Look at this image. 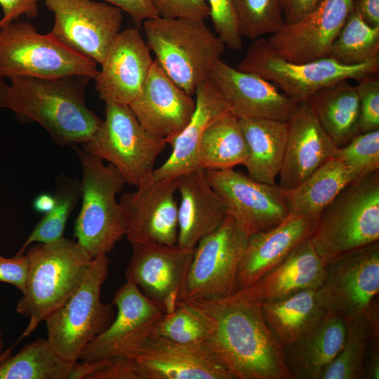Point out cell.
<instances>
[{
	"label": "cell",
	"instance_id": "37",
	"mask_svg": "<svg viewBox=\"0 0 379 379\" xmlns=\"http://www.w3.org/2000/svg\"><path fill=\"white\" fill-rule=\"evenodd\" d=\"M79 193L80 184L67 179L60 181L55 195V206L44 214L16 255H23L27 247L34 242L48 244L63 238L67 220Z\"/></svg>",
	"mask_w": 379,
	"mask_h": 379
},
{
	"label": "cell",
	"instance_id": "31",
	"mask_svg": "<svg viewBox=\"0 0 379 379\" xmlns=\"http://www.w3.org/2000/svg\"><path fill=\"white\" fill-rule=\"evenodd\" d=\"M319 124L338 147L359 131V100L356 86L343 80L323 88L307 101Z\"/></svg>",
	"mask_w": 379,
	"mask_h": 379
},
{
	"label": "cell",
	"instance_id": "42",
	"mask_svg": "<svg viewBox=\"0 0 379 379\" xmlns=\"http://www.w3.org/2000/svg\"><path fill=\"white\" fill-rule=\"evenodd\" d=\"M360 109L359 131L365 133L379 129V79L368 75L356 86Z\"/></svg>",
	"mask_w": 379,
	"mask_h": 379
},
{
	"label": "cell",
	"instance_id": "41",
	"mask_svg": "<svg viewBox=\"0 0 379 379\" xmlns=\"http://www.w3.org/2000/svg\"><path fill=\"white\" fill-rule=\"evenodd\" d=\"M206 1L217 36L229 48L241 49L242 37L239 32L233 0H206Z\"/></svg>",
	"mask_w": 379,
	"mask_h": 379
},
{
	"label": "cell",
	"instance_id": "50",
	"mask_svg": "<svg viewBox=\"0 0 379 379\" xmlns=\"http://www.w3.org/2000/svg\"><path fill=\"white\" fill-rule=\"evenodd\" d=\"M369 358L365 378L369 379L379 378V334H372L369 342Z\"/></svg>",
	"mask_w": 379,
	"mask_h": 379
},
{
	"label": "cell",
	"instance_id": "53",
	"mask_svg": "<svg viewBox=\"0 0 379 379\" xmlns=\"http://www.w3.org/2000/svg\"><path fill=\"white\" fill-rule=\"evenodd\" d=\"M11 348L0 354V363L11 356Z\"/></svg>",
	"mask_w": 379,
	"mask_h": 379
},
{
	"label": "cell",
	"instance_id": "49",
	"mask_svg": "<svg viewBox=\"0 0 379 379\" xmlns=\"http://www.w3.org/2000/svg\"><path fill=\"white\" fill-rule=\"evenodd\" d=\"M352 11L369 25L379 27V0H353Z\"/></svg>",
	"mask_w": 379,
	"mask_h": 379
},
{
	"label": "cell",
	"instance_id": "52",
	"mask_svg": "<svg viewBox=\"0 0 379 379\" xmlns=\"http://www.w3.org/2000/svg\"><path fill=\"white\" fill-rule=\"evenodd\" d=\"M8 87L5 78L0 77V107H5Z\"/></svg>",
	"mask_w": 379,
	"mask_h": 379
},
{
	"label": "cell",
	"instance_id": "25",
	"mask_svg": "<svg viewBox=\"0 0 379 379\" xmlns=\"http://www.w3.org/2000/svg\"><path fill=\"white\" fill-rule=\"evenodd\" d=\"M178 239L180 247L194 249L205 236L228 216L224 201L208 182L205 171L196 168L177 178Z\"/></svg>",
	"mask_w": 379,
	"mask_h": 379
},
{
	"label": "cell",
	"instance_id": "19",
	"mask_svg": "<svg viewBox=\"0 0 379 379\" xmlns=\"http://www.w3.org/2000/svg\"><path fill=\"white\" fill-rule=\"evenodd\" d=\"M353 0H321L300 21L284 23L267 41L280 57L295 62L326 58L330 47L352 11Z\"/></svg>",
	"mask_w": 379,
	"mask_h": 379
},
{
	"label": "cell",
	"instance_id": "45",
	"mask_svg": "<svg viewBox=\"0 0 379 379\" xmlns=\"http://www.w3.org/2000/svg\"><path fill=\"white\" fill-rule=\"evenodd\" d=\"M39 0H0L3 16L0 18V29L20 17L36 18L39 15Z\"/></svg>",
	"mask_w": 379,
	"mask_h": 379
},
{
	"label": "cell",
	"instance_id": "36",
	"mask_svg": "<svg viewBox=\"0 0 379 379\" xmlns=\"http://www.w3.org/2000/svg\"><path fill=\"white\" fill-rule=\"evenodd\" d=\"M344 344L340 352L325 368L319 379H360L365 378V358L372 329L363 315L346 321Z\"/></svg>",
	"mask_w": 379,
	"mask_h": 379
},
{
	"label": "cell",
	"instance_id": "43",
	"mask_svg": "<svg viewBox=\"0 0 379 379\" xmlns=\"http://www.w3.org/2000/svg\"><path fill=\"white\" fill-rule=\"evenodd\" d=\"M158 15L164 18L204 20L210 16L206 0H150Z\"/></svg>",
	"mask_w": 379,
	"mask_h": 379
},
{
	"label": "cell",
	"instance_id": "4",
	"mask_svg": "<svg viewBox=\"0 0 379 379\" xmlns=\"http://www.w3.org/2000/svg\"><path fill=\"white\" fill-rule=\"evenodd\" d=\"M310 239L326 263L379 241V170L348 183L320 213Z\"/></svg>",
	"mask_w": 379,
	"mask_h": 379
},
{
	"label": "cell",
	"instance_id": "30",
	"mask_svg": "<svg viewBox=\"0 0 379 379\" xmlns=\"http://www.w3.org/2000/svg\"><path fill=\"white\" fill-rule=\"evenodd\" d=\"M248 147L244 166L253 180L277 185L288 135L287 121L267 119L239 118Z\"/></svg>",
	"mask_w": 379,
	"mask_h": 379
},
{
	"label": "cell",
	"instance_id": "14",
	"mask_svg": "<svg viewBox=\"0 0 379 379\" xmlns=\"http://www.w3.org/2000/svg\"><path fill=\"white\" fill-rule=\"evenodd\" d=\"M204 171L226 204L228 215L248 236L271 229L289 215L278 185L256 181L234 168Z\"/></svg>",
	"mask_w": 379,
	"mask_h": 379
},
{
	"label": "cell",
	"instance_id": "5",
	"mask_svg": "<svg viewBox=\"0 0 379 379\" xmlns=\"http://www.w3.org/2000/svg\"><path fill=\"white\" fill-rule=\"evenodd\" d=\"M142 27L147 45L161 68L189 95L210 79L225 46L204 20L156 17Z\"/></svg>",
	"mask_w": 379,
	"mask_h": 379
},
{
	"label": "cell",
	"instance_id": "20",
	"mask_svg": "<svg viewBox=\"0 0 379 379\" xmlns=\"http://www.w3.org/2000/svg\"><path fill=\"white\" fill-rule=\"evenodd\" d=\"M154 62L137 28L121 30L110 44L95 78L99 98L129 105L140 93Z\"/></svg>",
	"mask_w": 379,
	"mask_h": 379
},
{
	"label": "cell",
	"instance_id": "29",
	"mask_svg": "<svg viewBox=\"0 0 379 379\" xmlns=\"http://www.w3.org/2000/svg\"><path fill=\"white\" fill-rule=\"evenodd\" d=\"M361 175L335 154L298 186L289 190L281 188L289 215L318 217L348 183Z\"/></svg>",
	"mask_w": 379,
	"mask_h": 379
},
{
	"label": "cell",
	"instance_id": "7",
	"mask_svg": "<svg viewBox=\"0 0 379 379\" xmlns=\"http://www.w3.org/2000/svg\"><path fill=\"white\" fill-rule=\"evenodd\" d=\"M109 263L107 255L93 258L77 290L44 320L48 345L67 361H78L86 346L107 329L115 317L112 302L105 304L100 298Z\"/></svg>",
	"mask_w": 379,
	"mask_h": 379
},
{
	"label": "cell",
	"instance_id": "47",
	"mask_svg": "<svg viewBox=\"0 0 379 379\" xmlns=\"http://www.w3.org/2000/svg\"><path fill=\"white\" fill-rule=\"evenodd\" d=\"M128 13L136 26L149 18L158 17L150 0H103Z\"/></svg>",
	"mask_w": 379,
	"mask_h": 379
},
{
	"label": "cell",
	"instance_id": "1",
	"mask_svg": "<svg viewBox=\"0 0 379 379\" xmlns=\"http://www.w3.org/2000/svg\"><path fill=\"white\" fill-rule=\"evenodd\" d=\"M200 314L207 349L233 379H291L282 346L267 327L260 305L238 291L221 298H182Z\"/></svg>",
	"mask_w": 379,
	"mask_h": 379
},
{
	"label": "cell",
	"instance_id": "48",
	"mask_svg": "<svg viewBox=\"0 0 379 379\" xmlns=\"http://www.w3.org/2000/svg\"><path fill=\"white\" fill-rule=\"evenodd\" d=\"M321 0H281L285 23H296L309 15Z\"/></svg>",
	"mask_w": 379,
	"mask_h": 379
},
{
	"label": "cell",
	"instance_id": "26",
	"mask_svg": "<svg viewBox=\"0 0 379 379\" xmlns=\"http://www.w3.org/2000/svg\"><path fill=\"white\" fill-rule=\"evenodd\" d=\"M326 264L310 238L255 283L237 291L261 305L300 291L317 290L325 278Z\"/></svg>",
	"mask_w": 379,
	"mask_h": 379
},
{
	"label": "cell",
	"instance_id": "33",
	"mask_svg": "<svg viewBox=\"0 0 379 379\" xmlns=\"http://www.w3.org/2000/svg\"><path fill=\"white\" fill-rule=\"evenodd\" d=\"M248 147L239 124L232 112L216 119L206 131L199 148L197 168L223 170L244 165Z\"/></svg>",
	"mask_w": 379,
	"mask_h": 379
},
{
	"label": "cell",
	"instance_id": "13",
	"mask_svg": "<svg viewBox=\"0 0 379 379\" xmlns=\"http://www.w3.org/2000/svg\"><path fill=\"white\" fill-rule=\"evenodd\" d=\"M54 14L50 32L62 44L96 63L121 31L122 11L93 0H44Z\"/></svg>",
	"mask_w": 379,
	"mask_h": 379
},
{
	"label": "cell",
	"instance_id": "18",
	"mask_svg": "<svg viewBox=\"0 0 379 379\" xmlns=\"http://www.w3.org/2000/svg\"><path fill=\"white\" fill-rule=\"evenodd\" d=\"M124 357L138 379H233L206 347L152 333Z\"/></svg>",
	"mask_w": 379,
	"mask_h": 379
},
{
	"label": "cell",
	"instance_id": "24",
	"mask_svg": "<svg viewBox=\"0 0 379 379\" xmlns=\"http://www.w3.org/2000/svg\"><path fill=\"white\" fill-rule=\"evenodd\" d=\"M318 217L289 215L277 226L248 237L237 272V290L255 283L311 237Z\"/></svg>",
	"mask_w": 379,
	"mask_h": 379
},
{
	"label": "cell",
	"instance_id": "51",
	"mask_svg": "<svg viewBox=\"0 0 379 379\" xmlns=\"http://www.w3.org/2000/svg\"><path fill=\"white\" fill-rule=\"evenodd\" d=\"M55 204V195L41 194L36 197L34 201V207L37 212L46 213L51 211Z\"/></svg>",
	"mask_w": 379,
	"mask_h": 379
},
{
	"label": "cell",
	"instance_id": "12",
	"mask_svg": "<svg viewBox=\"0 0 379 379\" xmlns=\"http://www.w3.org/2000/svg\"><path fill=\"white\" fill-rule=\"evenodd\" d=\"M379 241L326 264V275L317 290V299L328 312L346 321L365 315L378 300Z\"/></svg>",
	"mask_w": 379,
	"mask_h": 379
},
{
	"label": "cell",
	"instance_id": "23",
	"mask_svg": "<svg viewBox=\"0 0 379 379\" xmlns=\"http://www.w3.org/2000/svg\"><path fill=\"white\" fill-rule=\"evenodd\" d=\"M288 124V135L279 187L291 190L333 157L338 146L322 128L306 102L296 104Z\"/></svg>",
	"mask_w": 379,
	"mask_h": 379
},
{
	"label": "cell",
	"instance_id": "32",
	"mask_svg": "<svg viewBox=\"0 0 379 379\" xmlns=\"http://www.w3.org/2000/svg\"><path fill=\"white\" fill-rule=\"evenodd\" d=\"M316 291H300L260 305L267 327L282 347L300 339L327 314L319 303Z\"/></svg>",
	"mask_w": 379,
	"mask_h": 379
},
{
	"label": "cell",
	"instance_id": "2",
	"mask_svg": "<svg viewBox=\"0 0 379 379\" xmlns=\"http://www.w3.org/2000/svg\"><path fill=\"white\" fill-rule=\"evenodd\" d=\"M91 79L81 74L49 79L12 78L5 108L20 119L38 123L60 145L84 144L102 122L85 102Z\"/></svg>",
	"mask_w": 379,
	"mask_h": 379
},
{
	"label": "cell",
	"instance_id": "17",
	"mask_svg": "<svg viewBox=\"0 0 379 379\" xmlns=\"http://www.w3.org/2000/svg\"><path fill=\"white\" fill-rule=\"evenodd\" d=\"M177 178L142 182L119 201L125 236L131 244L157 243L174 245L178 239Z\"/></svg>",
	"mask_w": 379,
	"mask_h": 379
},
{
	"label": "cell",
	"instance_id": "46",
	"mask_svg": "<svg viewBox=\"0 0 379 379\" xmlns=\"http://www.w3.org/2000/svg\"><path fill=\"white\" fill-rule=\"evenodd\" d=\"M88 379H138L126 357L104 360L102 366L89 375Z\"/></svg>",
	"mask_w": 379,
	"mask_h": 379
},
{
	"label": "cell",
	"instance_id": "34",
	"mask_svg": "<svg viewBox=\"0 0 379 379\" xmlns=\"http://www.w3.org/2000/svg\"><path fill=\"white\" fill-rule=\"evenodd\" d=\"M74 364L39 338L0 363V379H71Z\"/></svg>",
	"mask_w": 379,
	"mask_h": 379
},
{
	"label": "cell",
	"instance_id": "54",
	"mask_svg": "<svg viewBox=\"0 0 379 379\" xmlns=\"http://www.w3.org/2000/svg\"><path fill=\"white\" fill-rule=\"evenodd\" d=\"M0 345L2 346L1 338H0Z\"/></svg>",
	"mask_w": 379,
	"mask_h": 379
},
{
	"label": "cell",
	"instance_id": "44",
	"mask_svg": "<svg viewBox=\"0 0 379 379\" xmlns=\"http://www.w3.org/2000/svg\"><path fill=\"white\" fill-rule=\"evenodd\" d=\"M28 272V260L25 254L13 258L0 255V281L13 285L23 292Z\"/></svg>",
	"mask_w": 379,
	"mask_h": 379
},
{
	"label": "cell",
	"instance_id": "55",
	"mask_svg": "<svg viewBox=\"0 0 379 379\" xmlns=\"http://www.w3.org/2000/svg\"><path fill=\"white\" fill-rule=\"evenodd\" d=\"M1 346L0 345V354H1Z\"/></svg>",
	"mask_w": 379,
	"mask_h": 379
},
{
	"label": "cell",
	"instance_id": "27",
	"mask_svg": "<svg viewBox=\"0 0 379 379\" xmlns=\"http://www.w3.org/2000/svg\"><path fill=\"white\" fill-rule=\"evenodd\" d=\"M195 109L182 131L171 143L169 157L157 168L151 178L155 180L175 179L197 168V160L203 136L216 119L231 112L224 98L208 79L195 91Z\"/></svg>",
	"mask_w": 379,
	"mask_h": 379
},
{
	"label": "cell",
	"instance_id": "39",
	"mask_svg": "<svg viewBox=\"0 0 379 379\" xmlns=\"http://www.w3.org/2000/svg\"><path fill=\"white\" fill-rule=\"evenodd\" d=\"M152 334L175 343L207 349L205 324L197 311L183 299L174 310L162 315Z\"/></svg>",
	"mask_w": 379,
	"mask_h": 379
},
{
	"label": "cell",
	"instance_id": "22",
	"mask_svg": "<svg viewBox=\"0 0 379 379\" xmlns=\"http://www.w3.org/2000/svg\"><path fill=\"white\" fill-rule=\"evenodd\" d=\"M210 79L238 118L288 121L297 104L272 82L234 68L221 59L213 65Z\"/></svg>",
	"mask_w": 379,
	"mask_h": 379
},
{
	"label": "cell",
	"instance_id": "3",
	"mask_svg": "<svg viewBox=\"0 0 379 379\" xmlns=\"http://www.w3.org/2000/svg\"><path fill=\"white\" fill-rule=\"evenodd\" d=\"M28 272L16 311L29 318L21 340L71 298L82 283L93 258L77 241L65 238L38 243L25 252Z\"/></svg>",
	"mask_w": 379,
	"mask_h": 379
},
{
	"label": "cell",
	"instance_id": "8",
	"mask_svg": "<svg viewBox=\"0 0 379 379\" xmlns=\"http://www.w3.org/2000/svg\"><path fill=\"white\" fill-rule=\"evenodd\" d=\"M96 64L51 32H38L30 22H12L0 29L1 77L49 79L81 74L95 79Z\"/></svg>",
	"mask_w": 379,
	"mask_h": 379
},
{
	"label": "cell",
	"instance_id": "21",
	"mask_svg": "<svg viewBox=\"0 0 379 379\" xmlns=\"http://www.w3.org/2000/svg\"><path fill=\"white\" fill-rule=\"evenodd\" d=\"M128 106L148 133L171 145L190 120L195 100L154 60L140 93Z\"/></svg>",
	"mask_w": 379,
	"mask_h": 379
},
{
	"label": "cell",
	"instance_id": "40",
	"mask_svg": "<svg viewBox=\"0 0 379 379\" xmlns=\"http://www.w3.org/2000/svg\"><path fill=\"white\" fill-rule=\"evenodd\" d=\"M346 164L366 175L379 170V129L359 133L335 154Z\"/></svg>",
	"mask_w": 379,
	"mask_h": 379
},
{
	"label": "cell",
	"instance_id": "16",
	"mask_svg": "<svg viewBox=\"0 0 379 379\" xmlns=\"http://www.w3.org/2000/svg\"><path fill=\"white\" fill-rule=\"evenodd\" d=\"M131 246L126 280L159 305L165 313L172 312L184 297L194 249L157 243L134 244Z\"/></svg>",
	"mask_w": 379,
	"mask_h": 379
},
{
	"label": "cell",
	"instance_id": "15",
	"mask_svg": "<svg viewBox=\"0 0 379 379\" xmlns=\"http://www.w3.org/2000/svg\"><path fill=\"white\" fill-rule=\"evenodd\" d=\"M112 304L117 310L114 320L86 346L79 357L82 361L126 356L152 333L165 313L159 305L128 281L116 291Z\"/></svg>",
	"mask_w": 379,
	"mask_h": 379
},
{
	"label": "cell",
	"instance_id": "38",
	"mask_svg": "<svg viewBox=\"0 0 379 379\" xmlns=\"http://www.w3.org/2000/svg\"><path fill=\"white\" fill-rule=\"evenodd\" d=\"M239 32L256 39L279 30L285 23L281 0H233Z\"/></svg>",
	"mask_w": 379,
	"mask_h": 379
},
{
	"label": "cell",
	"instance_id": "10",
	"mask_svg": "<svg viewBox=\"0 0 379 379\" xmlns=\"http://www.w3.org/2000/svg\"><path fill=\"white\" fill-rule=\"evenodd\" d=\"M84 150L109 161L126 183L138 187L151 178L165 140L148 133L128 105L105 103V117Z\"/></svg>",
	"mask_w": 379,
	"mask_h": 379
},
{
	"label": "cell",
	"instance_id": "28",
	"mask_svg": "<svg viewBox=\"0 0 379 379\" xmlns=\"http://www.w3.org/2000/svg\"><path fill=\"white\" fill-rule=\"evenodd\" d=\"M346 320L332 312L293 343L283 347L285 364L293 379H319L341 350Z\"/></svg>",
	"mask_w": 379,
	"mask_h": 379
},
{
	"label": "cell",
	"instance_id": "6",
	"mask_svg": "<svg viewBox=\"0 0 379 379\" xmlns=\"http://www.w3.org/2000/svg\"><path fill=\"white\" fill-rule=\"evenodd\" d=\"M82 168V205L74 227L77 243L93 258L107 255L125 236L121 208L117 195L126 183L111 164L76 149Z\"/></svg>",
	"mask_w": 379,
	"mask_h": 379
},
{
	"label": "cell",
	"instance_id": "9",
	"mask_svg": "<svg viewBox=\"0 0 379 379\" xmlns=\"http://www.w3.org/2000/svg\"><path fill=\"white\" fill-rule=\"evenodd\" d=\"M237 69L257 74L275 83L294 102L307 101L320 89L343 80L360 81L377 74L379 59L354 65H343L331 58L295 62L278 55L267 39L254 40Z\"/></svg>",
	"mask_w": 379,
	"mask_h": 379
},
{
	"label": "cell",
	"instance_id": "35",
	"mask_svg": "<svg viewBox=\"0 0 379 379\" xmlns=\"http://www.w3.org/2000/svg\"><path fill=\"white\" fill-rule=\"evenodd\" d=\"M327 57L347 65L379 59V27L369 25L352 11L333 41Z\"/></svg>",
	"mask_w": 379,
	"mask_h": 379
},
{
	"label": "cell",
	"instance_id": "11",
	"mask_svg": "<svg viewBox=\"0 0 379 379\" xmlns=\"http://www.w3.org/2000/svg\"><path fill=\"white\" fill-rule=\"evenodd\" d=\"M248 237L228 215L194 248L183 298L211 300L237 291V272Z\"/></svg>",
	"mask_w": 379,
	"mask_h": 379
}]
</instances>
